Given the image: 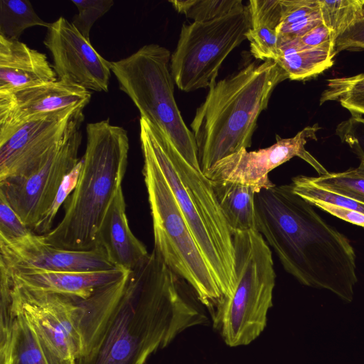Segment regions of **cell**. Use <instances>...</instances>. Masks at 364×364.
<instances>
[{"label": "cell", "mask_w": 364, "mask_h": 364, "mask_svg": "<svg viewBox=\"0 0 364 364\" xmlns=\"http://www.w3.org/2000/svg\"><path fill=\"white\" fill-rule=\"evenodd\" d=\"M214 192L232 234L257 229V187L222 181H211Z\"/></svg>", "instance_id": "cell-21"}, {"label": "cell", "mask_w": 364, "mask_h": 364, "mask_svg": "<svg viewBox=\"0 0 364 364\" xmlns=\"http://www.w3.org/2000/svg\"><path fill=\"white\" fill-rule=\"evenodd\" d=\"M43 44L52 55L58 80L89 91L108 92L110 61L98 53L72 22L60 16L50 23Z\"/></svg>", "instance_id": "cell-14"}, {"label": "cell", "mask_w": 364, "mask_h": 364, "mask_svg": "<svg viewBox=\"0 0 364 364\" xmlns=\"http://www.w3.org/2000/svg\"><path fill=\"white\" fill-rule=\"evenodd\" d=\"M287 79L276 61L256 60L210 85L191 124L203 173L221 159L251 146L259 116L275 87Z\"/></svg>", "instance_id": "cell-3"}, {"label": "cell", "mask_w": 364, "mask_h": 364, "mask_svg": "<svg viewBox=\"0 0 364 364\" xmlns=\"http://www.w3.org/2000/svg\"><path fill=\"white\" fill-rule=\"evenodd\" d=\"M180 14L194 22H207L242 10L241 0H173L169 1Z\"/></svg>", "instance_id": "cell-29"}, {"label": "cell", "mask_w": 364, "mask_h": 364, "mask_svg": "<svg viewBox=\"0 0 364 364\" xmlns=\"http://www.w3.org/2000/svg\"><path fill=\"white\" fill-rule=\"evenodd\" d=\"M84 107H73L33 117L0 144V181L23 176L41 166L79 130Z\"/></svg>", "instance_id": "cell-11"}, {"label": "cell", "mask_w": 364, "mask_h": 364, "mask_svg": "<svg viewBox=\"0 0 364 364\" xmlns=\"http://www.w3.org/2000/svg\"><path fill=\"white\" fill-rule=\"evenodd\" d=\"M78 13L73 16L72 23L80 33L90 40L93 24L103 16L114 5L112 0H71Z\"/></svg>", "instance_id": "cell-31"}, {"label": "cell", "mask_w": 364, "mask_h": 364, "mask_svg": "<svg viewBox=\"0 0 364 364\" xmlns=\"http://www.w3.org/2000/svg\"><path fill=\"white\" fill-rule=\"evenodd\" d=\"M128 272L115 267L94 272H21L11 276L14 284L27 289L87 299L97 289L117 281Z\"/></svg>", "instance_id": "cell-19"}, {"label": "cell", "mask_w": 364, "mask_h": 364, "mask_svg": "<svg viewBox=\"0 0 364 364\" xmlns=\"http://www.w3.org/2000/svg\"><path fill=\"white\" fill-rule=\"evenodd\" d=\"M355 168L343 172L329 173L317 177H309L317 186L364 203V156Z\"/></svg>", "instance_id": "cell-28"}, {"label": "cell", "mask_w": 364, "mask_h": 364, "mask_svg": "<svg viewBox=\"0 0 364 364\" xmlns=\"http://www.w3.org/2000/svg\"><path fill=\"white\" fill-rule=\"evenodd\" d=\"M345 50H364V15L336 39V53Z\"/></svg>", "instance_id": "cell-35"}, {"label": "cell", "mask_w": 364, "mask_h": 364, "mask_svg": "<svg viewBox=\"0 0 364 364\" xmlns=\"http://www.w3.org/2000/svg\"><path fill=\"white\" fill-rule=\"evenodd\" d=\"M171 57L166 48L151 43L128 57L110 62V68L119 89L131 99L141 117L157 127L189 164L200 168L194 135L175 100Z\"/></svg>", "instance_id": "cell-8"}, {"label": "cell", "mask_w": 364, "mask_h": 364, "mask_svg": "<svg viewBox=\"0 0 364 364\" xmlns=\"http://www.w3.org/2000/svg\"><path fill=\"white\" fill-rule=\"evenodd\" d=\"M337 101L351 114H364V73L328 79L320 105Z\"/></svg>", "instance_id": "cell-26"}, {"label": "cell", "mask_w": 364, "mask_h": 364, "mask_svg": "<svg viewBox=\"0 0 364 364\" xmlns=\"http://www.w3.org/2000/svg\"><path fill=\"white\" fill-rule=\"evenodd\" d=\"M279 56L275 60L291 80H305L315 77L333 64L334 49L309 48L297 38L281 43Z\"/></svg>", "instance_id": "cell-23"}, {"label": "cell", "mask_w": 364, "mask_h": 364, "mask_svg": "<svg viewBox=\"0 0 364 364\" xmlns=\"http://www.w3.org/2000/svg\"><path fill=\"white\" fill-rule=\"evenodd\" d=\"M232 235L234 291L222 299L211 318L226 345L237 347L252 343L266 328L276 274L270 247L257 229Z\"/></svg>", "instance_id": "cell-6"}, {"label": "cell", "mask_w": 364, "mask_h": 364, "mask_svg": "<svg viewBox=\"0 0 364 364\" xmlns=\"http://www.w3.org/2000/svg\"><path fill=\"white\" fill-rule=\"evenodd\" d=\"M79 300L27 289L12 282L11 309L33 327L50 364H76L81 355Z\"/></svg>", "instance_id": "cell-10"}, {"label": "cell", "mask_w": 364, "mask_h": 364, "mask_svg": "<svg viewBox=\"0 0 364 364\" xmlns=\"http://www.w3.org/2000/svg\"><path fill=\"white\" fill-rule=\"evenodd\" d=\"M291 186L294 193L309 203L322 201L364 214V203L324 190L313 183L309 176L299 175L292 178Z\"/></svg>", "instance_id": "cell-30"}, {"label": "cell", "mask_w": 364, "mask_h": 364, "mask_svg": "<svg viewBox=\"0 0 364 364\" xmlns=\"http://www.w3.org/2000/svg\"><path fill=\"white\" fill-rule=\"evenodd\" d=\"M318 123L304 127L294 136L282 139L277 135L272 146L257 151L243 149L218 161L204 174L210 181H230L257 187H272L269 178L271 171L298 156L311 165L319 174L328 171L305 149L309 140H317Z\"/></svg>", "instance_id": "cell-13"}, {"label": "cell", "mask_w": 364, "mask_h": 364, "mask_svg": "<svg viewBox=\"0 0 364 364\" xmlns=\"http://www.w3.org/2000/svg\"><path fill=\"white\" fill-rule=\"evenodd\" d=\"M80 168L81 159L75 168L65 178L50 210L33 231L41 235H45L52 230L51 226L53 222L60 205L63 203H65L68 197L73 193L75 188Z\"/></svg>", "instance_id": "cell-34"}, {"label": "cell", "mask_w": 364, "mask_h": 364, "mask_svg": "<svg viewBox=\"0 0 364 364\" xmlns=\"http://www.w3.org/2000/svg\"><path fill=\"white\" fill-rule=\"evenodd\" d=\"M250 28L246 34L256 60H276L279 56L278 28L282 17L281 0H251L247 6Z\"/></svg>", "instance_id": "cell-20"}, {"label": "cell", "mask_w": 364, "mask_h": 364, "mask_svg": "<svg viewBox=\"0 0 364 364\" xmlns=\"http://www.w3.org/2000/svg\"><path fill=\"white\" fill-rule=\"evenodd\" d=\"M87 144L75 188L64 203L58 225L41 235L48 244L83 251L96 247L98 230L109 206L122 188L129 143L127 132L109 119L88 123Z\"/></svg>", "instance_id": "cell-5"}, {"label": "cell", "mask_w": 364, "mask_h": 364, "mask_svg": "<svg viewBox=\"0 0 364 364\" xmlns=\"http://www.w3.org/2000/svg\"><path fill=\"white\" fill-rule=\"evenodd\" d=\"M250 28L247 6L215 20L183 24L170 61L178 87L185 92L209 88L228 55L247 39Z\"/></svg>", "instance_id": "cell-9"}, {"label": "cell", "mask_w": 364, "mask_h": 364, "mask_svg": "<svg viewBox=\"0 0 364 364\" xmlns=\"http://www.w3.org/2000/svg\"><path fill=\"white\" fill-rule=\"evenodd\" d=\"M32 232L0 193V237L14 240L24 237Z\"/></svg>", "instance_id": "cell-33"}, {"label": "cell", "mask_w": 364, "mask_h": 364, "mask_svg": "<svg viewBox=\"0 0 364 364\" xmlns=\"http://www.w3.org/2000/svg\"><path fill=\"white\" fill-rule=\"evenodd\" d=\"M313 206L291 184L263 188L255 196L257 230L299 282L350 302L358 282L354 248Z\"/></svg>", "instance_id": "cell-2"}, {"label": "cell", "mask_w": 364, "mask_h": 364, "mask_svg": "<svg viewBox=\"0 0 364 364\" xmlns=\"http://www.w3.org/2000/svg\"><path fill=\"white\" fill-rule=\"evenodd\" d=\"M12 312L11 328L0 336V364H50L33 327L21 314Z\"/></svg>", "instance_id": "cell-22"}, {"label": "cell", "mask_w": 364, "mask_h": 364, "mask_svg": "<svg viewBox=\"0 0 364 364\" xmlns=\"http://www.w3.org/2000/svg\"><path fill=\"white\" fill-rule=\"evenodd\" d=\"M0 267L10 275L21 272H94L115 268L99 246L83 251L61 249L33 232L14 240L0 237Z\"/></svg>", "instance_id": "cell-15"}, {"label": "cell", "mask_w": 364, "mask_h": 364, "mask_svg": "<svg viewBox=\"0 0 364 364\" xmlns=\"http://www.w3.org/2000/svg\"><path fill=\"white\" fill-rule=\"evenodd\" d=\"M49 25L38 16L29 1H0V36L18 40L28 28L38 26L47 28Z\"/></svg>", "instance_id": "cell-25"}, {"label": "cell", "mask_w": 364, "mask_h": 364, "mask_svg": "<svg viewBox=\"0 0 364 364\" xmlns=\"http://www.w3.org/2000/svg\"><path fill=\"white\" fill-rule=\"evenodd\" d=\"M58 80L45 53L0 36V93Z\"/></svg>", "instance_id": "cell-17"}, {"label": "cell", "mask_w": 364, "mask_h": 364, "mask_svg": "<svg viewBox=\"0 0 364 364\" xmlns=\"http://www.w3.org/2000/svg\"><path fill=\"white\" fill-rule=\"evenodd\" d=\"M141 151L154 249L166 265L189 284L211 316L223 299V294L160 169L150 154Z\"/></svg>", "instance_id": "cell-7"}, {"label": "cell", "mask_w": 364, "mask_h": 364, "mask_svg": "<svg viewBox=\"0 0 364 364\" xmlns=\"http://www.w3.org/2000/svg\"><path fill=\"white\" fill-rule=\"evenodd\" d=\"M139 128L141 148L150 154L160 169L223 298L232 294L237 279L233 235L212 182L149 120L140 117Z\"/></svg>", "instance_id": "cell-4"}, {"label": "cell", "mask_w": 364, "mask_h": 364, "mask_svg": "<svg viewBox=\"0 0 364 364\" xmlns=\"http://www.w3.org/2000/svg\"><path fill=\"white\" fill-rule=\"evenodd\" d=\"M81 142L79 129L33 172L0 181V193L32 231L50 210L65 178L79 164Z\"/></svg>", "instance_id": "cell-12"}, {"label": "cell", "mask_w": 364, "mask_h": 364, "mask_svg": "<svg viewBox=\"0 0 364 364\" xmlns=\"http://www.w3.org/2000/svg\"><path fill=\"white\" fill-rule=\"evenodd\" d=\"M202 305L154 249L121 279L79 300L76 364H146L179 333L208 323Z\"/></svg>", "instance_id": "cell-1"}, {"label": "cell", "mask_w": 364, "mask_h": 364, "mask_svg": "<svg viewBox=\"0 0 364 364\" xmlns=\"http://www.w3.org/2000/svg\"><path fill=\"white\" fill-rule=\"evenodd\" d=\"M91 92L65 80L0 93V144L31 118L46 113L84 107Z\"/></svg>", "instance_id": "cell-16"}, {"label": "cell", "mask_w": 364, "mask_h": 364, "mask_svg": "<svg viewBox=\"0 0 364 364\" xmlns=\"http://www.w3.org/2000/svg\"><path fill=\"white\" fill-rule=\"evenodd\" d=\"M96 246L115 267L132 271L149 255L146 246L131 230L122 188L112 201L98 230Z\"/></svg>", "instance_id": "cell-18"}, {"label": "cell", "mask_w": 364, "mask_h": 364, "mask_svg": "<svg viewBox=\"0 0 364 364\" xmlns=\"http://www.w3.org/2000/svg\"><path fill=\"white\" fill-rule=\"evenodd\" d=\"M322 23L330 30L333 41L364 15L363 0H318Z\"/></svg>", "instance_id": "cell-27"}, {"label": "cell", "mask_w": 364, "mask_h": 364, "mask_svg": "<svg viewBox=\"0 0 364 364\" xmlns=\"http://www.w3.org/2000/svg\"><path fill=\"white\" fill-rule=\"evenodd\" d=\"M282 17L278 28L279 45L299 38L322 23L318 0H281Z\"/></svg>", "instance_id": "cell-24"}, {"label": "cell", "mask_w": 364, "mask_h": 364, "mask_svg": "<svg viewBox=\"0 0 364 364\" xmlns=\"http://www.w3.org/2000/svg\"><path fill=\"white\" fill-rule=\"evenodd\" d=\"M297 39L301 45L306 47L335 50V43L331 33L323 23L316 26Z\"/></svg>", "instance_id": "cell-36"}, {"label": "cell", "mask_w": 364, "mask_h": 364, "mask_svg": "<svg viewBox=\"0 0 364 364\" xmlns=\"http://www.w3.org/2000/svg\"><path fill=\"white\" fill-rule=\"evenodd\" d=\"M336 134L358 158L364 156V117L362 115L351 114L350 117L338 124Z\"/></svg>", "instance_id": "cell-32"}]
</instances>
